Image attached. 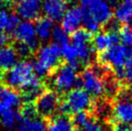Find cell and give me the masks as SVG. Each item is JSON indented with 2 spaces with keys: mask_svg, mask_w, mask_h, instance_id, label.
Instances as JSON below:
<instances>
[{
  "mask_svg": "<svg viewBox=\"0 0 132 131\" xmlns=\"http://www.w3.org/2000/svg\"><path fill=\"white\" fill-rule=\"evenodd\" d=\"M47 124L43 119L23 120L21 119L16 126V131H46Z\"/></svg>",
  "mask_w": 132,
  "mask_h": 131,
  "instance_id": "obj_21",
  "label": "cell"
},
{
  "mask_svg": "<svg viewBox=\"0 0 132 131\" xmlns=\"http://www.w3.org/2000/svg\"><path fill=\"white\" fill-rule=\"evenodd\" d=\"M19 55L13 44H7L0 48V73L11 69L19 63Z\"/></svg>",
  "mask_w": 132,
  "mask_h": 131,
  "instance_id": "obj_16",
  "label": "cell"
},
{
  "mask_svg": "<svg viewBox=\"0 0 132 131\" xmlns=\"http://www.w3.org/2000/svg\"><path fill=\"white\" fill-rule=\"evenodd\" d=\"M123 1H132V0H123Z\"/></svg>",
  "mask_w": 132,
  "mask_h": 131,
  "instance_id": "obj_43",
  "label": "cell"
},
{
  "mask_svg": "<svg viewBox=\"0 0 132 131\" xmlns=\"http://www.w3.org/2000/svg\"><path fill=\"white\" fill-rule=\"evenodd\" d=\"M77 131H85V130H81V129H78Z\"/></svg>",
  "mask_w": 132,
  "mask_h": 131,
  "instance_id": "obj_42",
  "label": "cell"
},
{
  "mask_svg": "<svg viewBox=\"0 0 132 131\" xmlns=\"http://www.w3.org/2000/svg\"><path fill=\"white\" fill-rule=\"evenodd\" d=\"M77 78V69L68 64H64L53 73L52 85L57 94H68L75 89Z\"/></svg>",
  "mask_w": 132,
  "mask_h": 131,
  "instance_id": "obj_4",
  "label": "cell"
},
{
  "mask_svg": "<svg viewBox=\"0 0 132 131\" xmlns=\"http://www.w3.org/2000/svg\"><path fill=\"white\" fill-rule=\"evenodd\" d=\"M61 54L62 59L65 60L68 65L73 67L74 69H77L81 67V63L79 61L78 52L76 47L72 44H66L61 46Z\"/></svg>",
  "mask_w": 132,
  "mask_h": 131,
  "instance_id": "obj_19",
  "label": "cell"
},
{
  "mask_svg": "<svg viewBox=\"0 0 132 131\" xmlns=\"http://www.w3.org/2000/svg\"><path fill=\"white\" fill-rule=\"evenodd\" d=\"M61 46L58 44H44L36 51V59L33 64L34 74L39 79L53 74L54 71L62 65Z\"/></svg>",
  "mask_w": 132,
  "mask_h": 131,
  "instance_id": "obj_1",
  "label": "cell"
},
{
  "mask_svg": "<svg viewBox=\"0 0 132 131\" xmlns=\"http://www.w3.org/2000/svg\"><path fill=\"white\" fill-rule=\"evenodd\" d=\"M100 65L107 66L111 69H122L125 64L132 60V47L116 44L97 56Z\"/></svg>",
  "mask_w": 132,
  "mask_h": 131,
  "instance_id": "obj_3",
  "label": "cell"
},
{
  "mask_svg": "<svg viewBox=\"0 0 132 131\" xmlns=\"http://www.w3.org/2000/svg\"><path fill=\"white\" fill-rule=\"evenodd\" d=\"M130 131H132V128H131V130H130Z\"/></svg>",
  "mask_w": 132,
  "mask_h": 131,
  "instance_id": "obj_44",
  "label": "cell"
},
{
  "mask_svg": "<svg viewBox=\"0 0 132 131\" xmlns=\"http://www.w3.org/2000/svg\"><path fill=\"white\" fill-rule=\"evenodd\" d=\"M131 128L128 124H122V122H116L113 127V131H130Z\"/></svg>",
  "mask_w": 132,
  "mask_h": 131,
  "instance_id": "obj_37",
  "label": "cell"
},
{
  "mask_svg": "<svg viewBox=\"0 0 132 131\" xmlns=\"http://www.w3.org/2000/svg\"><path fill=\"white\" fill-rule=\"evenodd\" d=\"M59 103L58 94L55 91H44L36 99L35 107L38 115L43 118H50L57 111Z\"/></svg>",
  "mask_w": 132,
  "mask_h": 131,
  "instance_id": "obj_7",
  "label": "cell"
},
{
  "mask_svg": "<svg viewBox=\"0 0 132 131\" xmlns=\"http://www.w3.org/2000/svg\"><path fill=\"white\" fill-rule=\"evenodd\" d=\"M68 5L67 0H44L42 12L45 18L51 19L53 22L60 21L66 14Z\"/></svg>",
  "mask_w": 132,
  "mask_h": 131,
  "instance_id": "obj_11",
  "label": "cell"
},
{
  "mask_svg": "<svg viewBox=\"0 0 132 131\" xmlns=\"http://www.w3.org/2000/svg\"><path fill=\"white\" fill-rule=\"evenodd\" d=\"M92 40L93 35L91 33H89L87 30H85L84 28H79L75 32L72 33L71 37H70L71 44H73L74 46L81 45V44H92Z\"/></svg>",
  "mask_w": 132,
  "mask_h": 131,
  "instance_id": "obj_24",
  "label": "cell"
},
{
  "mask_svg": "<svg viewBox=\"0 0 132 131\" xmlns=\"http://www.w3.org/2000/svg\"><path fill=\"white\" fill-rule=\"evenodd\" d=\"M93 118L89 112H80V113L74 114L72 119V124L74 126L78 127L81 130H84L85 127L88 125V124L93 120Z\"/></svg>",
  "mask_w": 132,
  "mask_h": 131,
  "instance_id": "obj_27",
  "label": "cell"
},
{
  "mask_svg": "<svg viewBox=\"0 0 132 131\" xmlns=\"http://www.w3.org/2000/svg\"><path fill=\"white\" fill-rule=\"evenodd\" d=\"M9 40H10L9 35L6 34V32H1L0 31V48L7 45Z\"/></svg>",
  "mask_w": 132,
  "mask_h": 131,
  "instance_id": "obj_38",
  "label": "cell"
},
{
  "mask_svg": "<svg viewBox=\"0 0 132 131\" xmlns=\"http://www.w3.org/2000/svg\"><path fill=\"white\" fill-rule=\"evenodd\" d=\"M21 118L15 110H6L0 117V124L5 129L13 130L18 126Z\"/></svg>",
  "mask_w": 132,
  "mask_h": 131,
  "instance_id": "obj_23",
  "label": "cell"
},
{
  "mask_svg": "<svg viewBox=\"0 0 132 131\" xmlns=\"http://www.w3.org/2000/svg\"><path fill=\"white\" fill-rule=\"evenodd\" d=\"M0 74L4 86L13 90H21L35 76L33 64L28 60L20 61L11 69Z\"/></svg>",
  "mask_w": 132,
  "mask_h": 131,
  "instance_id": "obj_2",
  "label": "cell"
},
{
  "mask_svg": "<svg viewBox=\"0 0 132 131\" xmlns=\"http://www.w3.org/2000/svg\"><path fill=\"white\" fill-rule=\"evenodd\" d=\"M82 15L83 8L72 6L68 9L61 20V26L69 35L72 34L82 25Z\"/></svg>",
  "mask_w": 132,
  "mask_h": 131,
  "instance_id": "obj_12",
  "label": "cell"
},
{
  "mask_svg": "<svg viewBox=\"0 0 132 131\" xmlns=\"http://www.w3.org/2000/svg\"><path fill=\"white\" fill-rule=\"evenodd\" d=\"M44 0H18L14 5L15 14L25 21H33L40 18Z\"/></svg>",
  "mask_w": 132,
  "mask_h": 131,
  "instance_id": "obj_10",
  "label": "cell"
},
{
  "mask_svg": "<svg viewBox=\"0 0 132 131\" xmlns=\"http://www.w3.org/2000/svg\"><path fill=\"white\" fill-rule=\"evenodd\" d=\"M21 103V96L15 90L0 86V104L5 110H14Z\"/></svg>",
  "mask_w": 132,
  "mask_h": 131,
  "instance_id": "obj_17",
  "label": "cell"
},
{
  "mask_svg": "<svg viewBox=\"0 0 132 131\" xmlns=\"http://www.w3.org/2000/svg\"><path fill=\"white\" fill-rule=\"evenodd\" d=\"M80 78L82 80V89L92 97L99 98L104 95L103 80L91 68L85 69L81 73Z\"/></svg>",
  "mask_w": 132,
  "mask_h": 131,
  "instance_id": "obj_8",
  "label": "cell"
},
{
  "mask_svg": "<svg viewBox=\"0 0 132 131\" xmlns=\"http://www.w3.org/2000/svg\"><path fill=\"white\" fill-rule=\"evenodd\" d=\"M113 115L118 122L132 124V101L118 98L113 106Z\"/></svg>",
  "mask_w": 132,
  "mask_h": 131,
  "instance_id": "obj_14",
  "label": "cell"
},
{
  "mask_svg": "<svg viewBox=\"0 0 132 131\" xmlns=\"http://www.w3.org/2000/svg\"><path fill=\"white\" fill-rule=\"evenodd\" d=\"M108 107H109V106L107 105L106 103H104V102H99L98 104L95 106V112H96V114L100 117L107 116Z\"/></svg>",
  "mask_w": 132,
  "mask_h": 131,
  "instance_id": "obj_36",
  "label": "cell"
},
{
  "mask_svg": "<svg viewBox=\"0 0 132 131\" xmlns=\"http://www.w3.org/2000/svg\"><path fill=\"white\" fill-rule=\"evenodd\" d=\"M120 36L119 32H106V31H99L93 37L92 45L95 51L98 54L102 53L111 46L119 44Z\"/></svg>",
  "mask_w": 132,
  "mask_h": 131,
  "instance_id": "obj_13",
  "label": "cell"
},
{
  "mask_svg": "<svg viewBox=\"0 0 132 131\" xmlns=\"http://www.w3.org/2000/svg\"><path fill=\"white\" fill-rule=\"evenodd\" d=\"M126 25L128 26L129 28H131V29H132V18H130V19H129L128 21H127V23H126Z\"/></svg>",
  "mask_w": 132,
  "mask_h": 131,
  "instance_id": "obj_40",
  "label": "cell"
},
{
  "mask_svg": "<svg viewBox=\"0 0 132 131\" xmlns=\"http://www.w3.org/2000/svg\"><path fill=\"white\" fill-rule=\"evenodd\" d=\"M90 1H91V0H79V2H80L81 7L82 8L87 7V6L89 5V3H90Z\"/></svg>",
  "mask_w": 132,
  "mask_h": 131,
  "instance_id": "obj_39",
  "label": "cell"
},
{
  "mask_svg": "<svg viewBox=\"0 0 132 131\" xmlns=\"http://www.w3.org/2000/svg\"><path fill=\"white\" fill-rule=\"evenodd\" d=\"M65 101L70 108V114L88 112L94 108L93 97L83 89H73L68 93Z\"/></svg>",
  "mask_w": 132,
  "mask_h": 131,
  "instance_id": "obj_5",
  "label": "cell"
},
{
  "mask_svg": "<svg viewBox=\"0 0 132 131\" xmlns=\"http://www.w3.org/2000/svg\"><path fill=\"white\" fill-rule=\"evenodd\" d=\"M16 53L19 55V58H27L29 57L30 55L34 53L32 49L25 44H22V43H15V44L14 45Z\"/></svg>",
  "mask_w": 132,
  "mask_h": 131,
  "instance_id": "obj_32",
  "label": "cell"
},
{
  "mask_svg": "<svg viewBox=\"0 0 132 131\" xmlns=\"http://www.w3.org/2000/svg\"><path fill=\"white\" fill-rule=\"evenodd\" d=\"M85 131H107V127L103 124L93 119L85 127Z\"/></svg>",
  "mask_w": 132,
  "mask_h": 131,
  "instance_id": "obj_33",
  "label": "cell"
},
{
  "mask_svg": "<svg viewBox=\"0 0 132 131\" xmlns=\"http://www.w3.org/2000/svg\"><path fill=\"white\" fill-rule=\"evenodd\" d=\"M11 36L15 40V43L27 44L33 52H36L40 47V40L36 34L33 21L21 22Z\"/></svg>",
  "mask_w": 132,
  "mask_h": 131,
  "instance_id": "obj_6",
  "label": "cell"
},
{
  "mask_svg": "<svg viewBox=\"0 0 132 131\" xmlns=\"http://www.w3.org/2000/svg\"><path fill=\"white\" fill-rule=\"evenodd\" d=\"M103 85H104V94H106L108 96L116 95V94L119 93L120 84L115 77L114 78H106L103 81Z\"/></svg>",
  "mask_w": 132,
  "mask_h": 131,
  "instance_id": "obj_28",
  "label": "cell"
},
{
  "mask_svg": "<svg viewBox=\"0 0 132 131\" xmlns=\"http://www.w3.org/2000/svg\"><path fill=\"white\" fill-rule=\"evenodd\" d=\"M4 111H6V110H5V108H4L3 106L0 104V117H1V115L4 113Z\"/></svg>",
  "mask_w": 132,
  "mask_h": 131,
  "instance_id": "obj_41",
  "label": "cell"
},
{
  "mask_svg": "<svg viewBox=\"0 0 132 131\" xmlns=\"http://www.w3.org/2000/svg\"><path fill=\"white\" fill-rule=\"evenodd\" d=\"M51 39L53 43L58 45H64L66 44H69L70 42V36L69 34L62 28L61 25H55L52 31Z\"/></svg>",
  "mask_w": 132,
  "mask_h": 131,
  "instance_id": "obj_26",
  "label": "cell"
},
{
  "mask_svg": "<svg viewBox=\"0 0 132 131\" xmlns=\"http://www.w3.org/2000/svg\"><path fill=\"white\" fill-rule=\"evenodd\" d=\"M0 1H1V0H0Z\"/></svg>",
  "mask_w": 132,
  "mask_h": 131,
  "instance_id": "obj_45",
  "label": "cell"
},
{
  "mask_svg": "<svg viewBox=\"0 0 132 131\" xmlns=\"http://www.w3.org/2000/svg\"><path fill=\"white\" fill-rule=\"evenodd\" d=\"M73 129L74 125L70 117L58 115L51 120L46 131H73Z\"/></svg>",
  "mask_w": 132,
  "mask_h": 131,
  "instance_id": "obj_20",
  "label": "cell"
},
{
  "mask_svg": "<svg viewBox=\"0 0 132 131\" xmlns=\"http://www.w3.org/2000/svg\"><path fill=\"white\" fill-rule=\"evenodd\" d=\"M20 91L22 92L21 100L24 103H32L44 92V84L40 79L34 76Z\"/></svg>",
  "mask_w": 132,
  "mask_h": 131,
  "instance_id": "obj_15",
  "label": "cell"
},
{
  "mask_svg": "<svg viewBox=\"0 0 132 131\" xmlns=\"http://www.w3.org/2000/svg\"><path fill=\"white\" fill-rule=\"evenodd\" d=\"M9 12L4 9H0V31L4 32L7 27L8 19H9Z\"/></svg>",
  "mask_w": 132,
  "mask_h": 131,
  "instance_id": "obj_34",
  "label": "cell"
},
{
  "mask_svg": "<svg viewBox=\"0 0 132 131\" xmlns=\"http://www.w3.org/2000/svg\"><path fill=\"white\" fill-rule=\"evenodd\" d=\"M120 40L122 45L126 47H132V29L127 25L121 26V29L119 31Z\"/></svg>",
  "mask_w": 132,
  "mask_h": 131,
  "instance_id": "obj_29",
  "label": "cell"
},
{
  "mask_svg": "<svg viewBox=\"0 0 132 131\" xmlns=\"http://www.w3.org/2000/svg\"><path fill=\"white\" fill-rule=\"evenodd\" d=\"M21 23L20 21V18L16 15L15 13H11L9 15V19H8L7 27H6V34L8 35H12L13 33L15 32V29L19 27V25Z\"/></svg>",
  "mask_w": 132,
  "mask_h": 131,
  "instance_id": "obj_31",
  "label": "cell"
},
{
  "mask_svg": "<svg viewBox=\"0 0 132 131\" xmlns=\"http://www.w3.org/2000/svg\"><path fill=\"white\" fill-rule=\"evenodd\" d=\"M114 15L120 23H127L132 18V1H122L116 5Z\"/></svg>",
  "mask_w": 132,
  "mask_h": 131,
  "instance_id": "obj_22",
  "label": "cell"
},
{
  "mask_svg": "<svg viewBox=\"0 0 132 131\" xmlns=\"http://www.w3.org/2000/svg\"><path fill=\"white\" fill-rule=\"evenodd\" d=\"M19 115L23 120H33L37 118L38 112L35 105H33L32 103H24V105L21 107Z\"/></svg>",
  "mask_w": 132,
  "mask_h": 131,
  "instance_id": "obj_30",
  "label": "cell"
},
{
  "mask_svg": "<svg viewBox=\"0 0 132 131\" xmlns=\"http://www.w3.org/2000/svg\"><path fill=\"white\" fill-rule=\"evenodd\" d=\"M82 25L84 26V29L87 30L89 33L91 34H96V33L99 32L100 30V27L101 26L99 25L97 22L95 21V19L93 18V17L90 14L89 12L87 11L86 8H83V15H82Z\"/></svg>",
  "mask_w": 132,
  "mask_h": 131,
  "instance_id": "obj_25",
  "label": "cell"
},
{
  "mask_svg": "<svg viewBox=\"0 0 132 131\" xmlns=\"http://www.w3.org/2000/svg\"><path fill=\"white\" fill-rule=\"evenodd\" d=\"M35 24V30L39 40L42 43H47L51 39L52 31L54 28V22L51 19L45 18V17H40L38 18Z\"/></svg>",
  "mask_w": 132,
  "mask_h": 131,
  "instance_id": "obj_18",
  "label": "cell"
},
{
  "mask_svg": "<svg viewBox=\"0 0 132 131\" xmlns=\"http://www.w3.org/2000/svg\"><path fill=\"white\" fill-rule=\"evenodd\" d=\"M89 14L99 25H105L113 19L114 12L112 5L106 0H91L86 7Z\"/></svg>",
  "mask_w": 132,
  "mask_h": 131,
  "instance_id": "obj_9",
  "label": "cell"
},
{
  "mask_svg": "<svg viewBox=\"0 0 132 131\" xmlns=\"http://www.w3.org/2000/svg\"><path fill=\"white\" fill-rule=\"evenodd\" d=\"M123 70H125V81L128 83H132V60L125 64L123 67Z\"/></svg>",
  "mask_w": 132,
  "mask_h": 131,
  "instance_id": "obj_35",
  "label": "cell"
}]
</instances>
